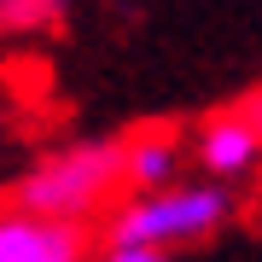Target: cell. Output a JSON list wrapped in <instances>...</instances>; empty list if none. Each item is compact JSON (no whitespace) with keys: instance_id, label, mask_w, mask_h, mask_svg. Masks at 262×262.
<instances>
[{"instance_id":"6da1fadb","label":"cell","mask_w":262,"mask_h":262,"mask_svg":"<svg viewBox=\"0 0 262 262\" xmlns=\"http://www.w3.org/2000/svg\"><path fill=\"white\" fill-rule=\"evenodd\" d=\"M122 187H128V175H122V140H76L64 151H53V158H41L12 187V210L41 215V222L82 227Z\"/></svg>"},{"instance_id":"7a4b0ae2","label":"cell","mask_w":262,"mask_h":262,"mask_svg":"<svg viewBox=\"0 0 262 262\" xmlns=\"http://www.w3.org/2000/svg\"><path fill=\"white\" fill-rule=\"evenodd\" d=\"M227 215H233V192L215 187V181H192V187L128 198L111 215V227H105V245H122V251H175V245H198V239L222 233Z\"/></svg>"},{"instance_id":"3957f363","label":"cell","mask_w":262,"mask_h":262,"mask_svg":"<svg viewBox=\"0 0 262 262\" xmlns=\"http://www.w3.org/2000/svg\"><path fill=\"white\" fill-rule=\"evenodd\" d=\"M198 163L210 169L215 181L227 175H251L262 163V94H245L233 105H222L204 128H198Z\"/></svg>"},{"instance_id":"277c9868","label":"cell","mask_w":262,"mask_h":262,"mask_svg":"<svg viewBox=\"0 0 262 262\" xmlns=\"http://www.w3.org/2000/svg\"><path fill=\"white\" fill-rule=\"evenodd\" d=\"M0 262H88V233L24 210H0Z\"/></svg>"},{"instance_id":"5b68a950","label":"cell","mask_w":262,"mask_h":262,"mask_svg":"<svg viewBox=\"0 0 262 262\" xmlns=\"http://www.w3.org/2000/svg\"><path fill=\"white\" fill-rule=\"evenodd\" d=\"M175 169H181V134L175 128L158 122V128H134L128 140H122V175H128V192L134 198L181 187Z\"/></svg>"},{"instance_id":"8992f818","label":"cell","mask_w":262,"mask_h":262,"mask_svg":"<svg viewBox=\"0 0 262 262\" xmlns=\"http://www.w3.org/2000/svg\"><path fill=\"white\" fill-rule=\"evenodd\" d=\"M58 24V6H41V0H0V29H47Z\"/></svg>"},{"instance_id":"52a82bcc","label":"cell","mask_w":262,"mask_h":262,"mask_svg":"<svg viewBox=\"0 0 262 262\" xmlns=\"http://www.w3.org/2000/svg\"><path fill=\"white\" fill-rule=\"evenodd\" d=\"M99 262H169V251H122V245H105Z\"/></svg>"}]
</instances>
